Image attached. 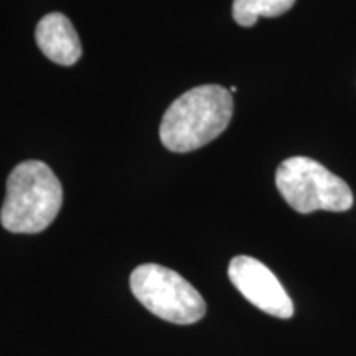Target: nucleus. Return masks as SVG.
Masks as SVG:
<instances>
[{
  "mask_svg": "<svg viewBox=\"0 0 356 356\" xmlns=\"http://www.w3.org/2000/svg\"><path fill=\"white\" fill-rule=\"evenodd\" d=\"M131 291L137 300L159 318L191 325L207 314V302L188 280L159 264H142L131 274Z\"/></svg>",
  "mask_w": 356,
  "mask_h": 356,
  "instance_id": "20e7f679",
  "label": "nucleus"
},
{
  "mask_svg": "<svg viewBox=\"0 0 356 356\" xmlns=\"http://www.w3.org/2000/svg\"><path fill=\"white\" fill-rule=\"evenodd\" d=\"M231 284L252 305L277 318H291L293 304L273 270L249 256H236L228 267Z\"/></svg>",
  "mask_w": 356,
  "mask_h": 356,
  "instance_id": "39448f33",
  "label": "nucleus"
},
{
  "mask_svg": "<svg viewBox=\"0 0 356 356\" xmlns=\"http://www.w3.org/2000/svg\"><path fill=\"white\" fill-rule=\"evenodd\" d=\"M35 38L43 55L53 63L71 66L81 58L83 47L73 24L63 13L53 12L38 22Z\"/></svg>",
  "mask_w": 356,
  "mask_h": 356,
  "instance_id": "423d86ee",
  "label": "nucleus"
},
{
  "mask_svg": "<svg viewBox=\"0 0 356 356\" xmlns=\"http://www.w3.org/2000/svg\"><path fill=\"white\" fill-rule=\"evenodd\" d=\"M275 186L293 210L309 215L323 211H348L353 191L340 177L309 157L284 160L275 172Z\"/></svg>",
  "mask_w": 356,
  "mask_h": 356,
  "instance_id": "7ed1b4c3",
  "label": "nucleus"
},
{
  "mask_svg": "<svg viewBox=\"0 0 356 356\" xmlns=\"http://www.w3.org/2000/svg\"><path fill=\"white\" fill-rule=\"evenodd\" d=\"M233 111V96L226 88L203 84L190 89L163 114L160 140L177 154L202 149L226 131Z\"/></svg>",
  "mask_w": 356,
  "mask_h": 356,
  "instance_id": "f257e3e1",
  "label": "nucleus"
},
{
  "mask_svg": "<svg viewBox=\"0 0 356 356\" xmlns=\"http://www.w3.org/2000/svg\"><path fill=\"white\" fill-rule=\"evenodd\" d=\"M296 0H234L233 19L241 26H252L259 17H279L292 8Z\"/></svg>",
  "mask_w": 356,
  "mask_h": 356,
  "instance_id": "0eeeda50",
  "label": "nucleus"
},
{
  "mask_svg": "<svg viewBox=\"0 0 356 356\" xmlns=\"http://www.w3.org/2000/svg\"><path fill=\"white\" fill-rule=\"evenodd\" d=\"M63 204V186L47 163L26 160L10 172L0 222L17 234L42 233L55 221Z\"/></svg>",
  "mask_w": 356,
  "mask_h": 356,
  "instance_id": "f03ea898",
  "label": "nucleus"
}]
</instances>
